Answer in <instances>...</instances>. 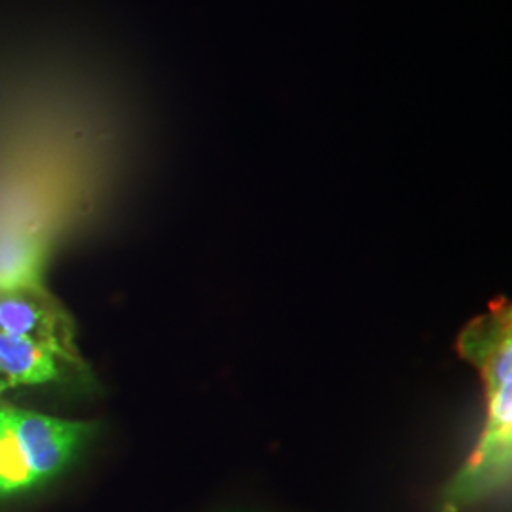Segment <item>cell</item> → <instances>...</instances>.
I'll list each match as a JSON object with an SVG mask.
<instances>
[{
  "instance_id": "cell-4",
  "label": "cell",
  "mask_w": 512,
  "mask_h": 512,
  "mask_svg": "<svg viewBox=\"0 0 512 512\" xmlns=\"http://www.w3.org/2000/svg\"><path fill=\"white\" fill-rule=\"evenodd\" d=\"M65 365L80 368V357L27 338L0 332V378L6 387L48 384L61 380Z\"/></svg>"
},
{
  "instance_id": "cell-2",
  "label": "cell",
  "mask_w": 512,
  "mask_h": 512,
  "mask_svg": "<svg viewBox=\"0 0 512 512\" xmlns=\"http://www.w3.org/2000/svg\"><path fill=\"white\" fill-rule=\"evenodd\" d=\"M92 433V423L0 406V440L23 490L59 475Z\"/></svg>"
},
{
  "instance_id": "cell-1",
  "label": "cell",
  "mask_w": 512,
  "mask_h": 512,
  "mask_svg": "<svg viewBox=\"0 0 512 512\" xmlns=\"http://www.w3.org/2000/svg\"><path fill=\"white\" fill-rule=\"evenodd\" d=\"M458 353L484 385V421L471 456L444 486L437 512H465L501 494L511 482L512 308L507 298L459 332Z\"/></svg>"
},
{
  "instance_id": "cell-3",
  "label": "cell",
  "mask_w": 512,
  "mask_h": 512,
  "mask_svg": "<svg viewBox=\"0 0 512 512\" xmlns=\"http://www.w3.org/2000/svg\"><path fill=\"white\" fill-rule=\"evenodd\" d=\"M0 332L78 357L73 321L40 279L0 287Z\"/></svg>"
}]
</instances>
